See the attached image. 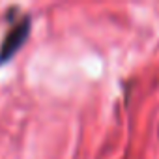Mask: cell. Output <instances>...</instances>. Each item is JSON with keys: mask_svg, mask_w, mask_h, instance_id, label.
Wrapping results in <instances>:
<instances>
[{"mask_svg": "<svg viewBox=\"0 0 159 159\" xmlns=\"http://www.w3.org/2000/svg\"><path fill=\"white\" fill-rule=\"evenodd\" d=\"M26 34H28V21L25 19L21 25L13 26L11 32L6 36V39L2 41V47H0V62H6V60L21 47V43L25 41Z\"/></svg>", "mask_w": 159, "mask_h": 159, "instance_id": "6da1fadb", "label": "cell"}]
</instances>
